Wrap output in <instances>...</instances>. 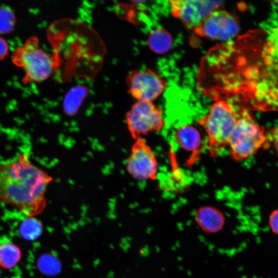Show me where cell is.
Masks as SVG:
<instances>
[{
  "mask_svg": "<svg viewBox=\"0 0 278 278\" xmlns=\"http://www.w3.org/2000/svg\"><path fill=\"white\" fill-rule=\"evenodd\" d=\"M126 121L134 140L160 130L164 124L161 109L150 101L135 102L127 112Z\"/></svg>",
  "mask_w": 278,
  "mask_h": 278,
  "instance_id": "6",
  "label": "cell"
},
{
  "mask_svg": "<svg viewBox=\"0 0 278 278\" xmlns=\"http://www.w3.org/2000/svg\"><path fill=\"white\" fill-rule=\"evenodd\" d=\"M126 166L128 172L135 179H156V157L143 137H140L135 140Z\"/></svg>",
  "mask_w": 278,
  "mask_h": 278,
  "instance_id": "9",
  "label": "cell"
},
{
  "mask_svg": "<svg viewBox=\"0 0 278 278\" xmlns=\"http://www.w3.org/2000/svg\"><path fill=\"white\" fill-rule=\"evenodd\" d=\"M43 227L41 222L34 217H28L24 219L20 225V232L25 239L33 240L41 234Z\"/></svg>",
  "mask_w": 278,
  "mask_h": 278,
  "instance_id": "15",
  "label": "cell"
},
{
  "mask_svg": "<svg viewBox=\"0 0 278 278\" xmlns=\"http://www.w3.org/2000/svg\"><path fill=\"white\" fill-rule=\"evenodd\" d=\"M11 60L24 71L22 82L25 84L45 81L55 67L54 58L40 47L38 38L33 36L14 50Z\"/></svg>",
  "mask_w": 278,
  "mask_h": 278,
  "instance_id": "4",
  "label": "cell"
},
{
  "mask_svg": "<svg viewBox=\"0 0 278 278\" xmlns=\"http://www.w3.org/2000/svg\"><path fill=\"white\" fill-rule=\"evenodd\" d=\"M148 42L149 47L154 53L164 54L170 49L172 39L165 29L157 28L150 32Z\"/></svg>",
  "mask_w": 278,
  "mask_h": 278,
  "instance_id": "11",
  "label": "cell"
},
{
  "mask_svg": "<svg viewBox=\"0 0 278 278\" xmlns=\"http://www.w3.org/2000/svg\"><path fill=\"white\" fill-rule=\"evenodd\" d=\"M52 178L31 162L23 153L16 159L0 163V201L18 208L28 217L43 212L45 193Z\"/></svg>",
  "mask_w": 278,
  "mask_h": 278,
  "instance_id": "2",
  "label": "cell"
},
{
  "mask_svg": "<svg viewBox=\"0 0 278 278\" xmlns=\"http://www.w3.org/2000/svg\"><path fill=\"white\" fill-rule=\"evenodd\" d=\"M270 223L272 230L278 233V210L274 211L271 214Z\"/></svg>",
  "mask_w": 278,
  "mask_h": 278,
  "instance_id": "18",
  "label": "cell"
},
{
  "mask_svg": "<svg viewBox=\"0 0 278 278\" xmlns=\"http://www.w3.org/2000/svg\"><path fill=\"white\" fill-rule=\"evenodd\" d=\"M237 118L238 113L230 103L221 99L215 102L208 113L199 120L208 135L211 157H218L229 145Z\"/></svg>",
  "mask_w": 278,
  "mask_h": 278,
  "instance_id": "3",
  "label": "cell"
},
{
  "mask_svg": "<svg viewBox=\"0 0 278 278\" xmlns=\"http://www.w3.org/2000/svg\"><path fill=\"white\" fill-rule=\"evenodd\" d=\"M9 45L6 40L0 36V61L3 60L8 55Z\"/></svg>",
  "mask_w": 278,
  "mask_h": 278,
  "instance_id": "17",
  "label": "cell"
},
{
  "mask_svg": "<svg viewBox=\"0 0 278 278\" xmlns=\"http://www.w3.org/2000/svg\"><path fill=\"white\" fill-rule=\"evenodd\" d=\"M198 219L203 227L210 230L217 229L222 222V217L218 212L208 207L199 211Z\"/></svg>",
  "mask_w": 278,
  "mask_h": 278,
  "instance_id": "14",
  "label": "cell"
},
{
  "mask_svg": "<svg viewBox=\"0 0 278 278\" xmlns=\"http://www.w3.org/2000/svg\"><path fill=\"white\" fill-rule=\"evenodd\" d=\"M249 42L240 86L250 109L278 111V15L271 17Z\"/></svg>",
  "mask_w": 278,
  "mask_h": 278,
  "instance_id": "1",
  "label": "cell"
},
{
  "mask_svg": "<svg viewBox=\"0 0 278 278\" xmlns=\"http://www.w3.org/2000/svg\"><path fill=\"white\" fill-rule=\"evenodd\" d=\"M270 136L274 148L278 153V125L272 129Z\"/></svg>",
  "mask_w": 278,
  "mask_h": 278,
  "instance_id": "19",
  "label": "cell"
},
{
  "mask_svg": "<svg viewBox=\"0 0 278 278\" xmlns=\"http://www.w3.org/2000/svg\"><path fill=\"white\" fill-rule=\"evenodd\" d=\"M235 17L229 12L218 9L214 11L194 29L195 34L202 37L221 41L234 38L239 32Z\"/></svg>",
  "mask_w": 278,
  "mask_h": 278,
  "instance_id": "10",
  "label": "cell"
},
{
  "mask_svg": "<svg viewBox=\"0 0 278 278\" xmlns=\"http://www.w3.org/2000/svg\"><path fill=\"white\" fill-rule=\"evenodd\" d=\"M223 3L221 1H170L172 15L180 20L185 26L195 28L215 10L219 9Z\"/></svg>",
  "mask_w": 278,
  "mask_h": 278,
  "instance_id": "8",
  "label": "cell"
},
{
  "mask_svg": "<svg viewBox=\"0 0 278 278\" xmlns=\"http://www.w3.org/2000/svg\"><path fill=\"white\" fill-rule=\"evenodd\" d=\"M128 92L137 101H150L165 90L166 82L157 72L149 68L133 70L127 75Z\"/></svg>",
  "mask_w": 278,
  "mask_h": 278,
  "instance_id": "7",
  "label": "cell"
},
{
  "mask_svg": "<svg viewBox=\"0 0 278 278\" xmlns=\"http://www.w3.org/2000/svg\"><path fill=\"white\" fill-rule=\"evenodd\" d=\"M20 248L15 244L8 241L0 244V267L9 269L14 267L22 258Z\"/></svg>",
  "mask_w": 278,
  "mask_h": 278,
  "instance_id": "12",
  "label": "cell"
},
{
  "mask_svg": "<svg viewBox=\"0 0 278 278\" xmlns=\"http://www.w3.org/2000/svg\"><path fill=\"white\" fill-rule=\"evenodd\" d=\"M238 113L235 127L229 145L232 158L240 161L255 153L266 140L263 128L260 127L246 108Z\"/></svg>",
  "mask_w": 278,
  "mask_h": 278,
  "instance_id": "5",
  "label": "cell"
},
{
  "mask_svg": "<svg viewBox=\"0 0 278 278\" xmlns=\"http://www.w3.org/2000/svg\"><path fill=\"white\" fill-rule=\"evenodd\" d=\"M176 138L180 145L188 151L197 150L199 146V133L190 126H183L179 128L176 133Z\"/></svg>",
  "mask_w": 278,
  "mask_h": 278,
  "instance_id": "13",
  "label": "cell"
},
{
  "mask_svg": "<svg viewBox=\"0 0 278 278\" xmlns=\"http://www.w3.org/2000/svg\"><path fill=\"white\" fill-rule=\"evenodd\" d=\"M16 22V15L8 6L0 7V34L10 33Z\"/></svg>",
  "mask_w": 278,
  "mask_h": 278,
  "instance_id": "16",
  "label": "cell"
}]
</instances>
